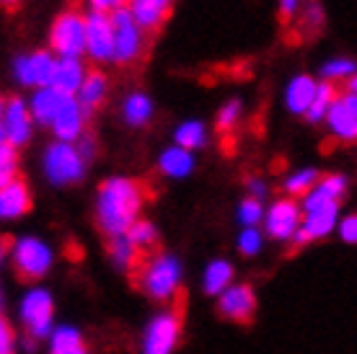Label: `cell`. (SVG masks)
Here are the masks:
<instances>
[{
    "mask_svg": "<svg viewBox=\"0 0 357 354\" xmlns=\"http://www.w3.org/2000/svg\"><path fill=\"white\" fill-rule=\"evenodd\" d=\"M89 111L81 107V101L75 96H68L65 98L63 109H60V114L54 116L52 122V130L54 137L63 142H78L86 134V122H89Z\"/></svg>",
    "mask_w": 357,
    "mask_h": 354,
    "instance_id": "15",
    "label": "cell"
},
{
    "mask_svg": "<svg viewBox=\"0 0 357 354\" xmlns=\"http://www.w3.org/2000/svg\"><path fill=\"white\" fill-rule=\"evenodd\" d=\"M233 275H236V269L228 259H213L202 272V290L213 298H220L233 284Z\"/></svg>",
    "mask_w": 357,
    "mask_h": 354,
    "instance_id": "25",
    "label": "cell"
},
{
    "mask_svg": "<svg viewBox=\"0 0 357 354\" xmlns=\"http://www.w3.org/2000/svg\"><path fill=\"white\" fill-rule=\"evenodd\" d=\"M31 210V194L24 178H10L0 184V217L3 220H18Z\"/></svg>",
    "mask_w": 357,
    "mask_h": 354,
    "instance_id": "16",
    "label": "cell"
},
{
    "mask_svg": "<svg viewBox=\"0 0 357 354\" xmlns=\"http://www.w3.org/2000/svg\"><path fill=\"white\" fill-rule=\"evenodd\" d=\"M132 279L145 298L155 302H171L181 290L184 269L174 254H151L137 266Z\"/></svg>",
    "mask_w": 357,
    "mask_h": 354,
    "instance_id": "2",
    "label": "cell"
},
{
    "mask_svg": "<svg viewBox=\"0 0 357 354\" xmlns=\"http://www.w3.org/2000/svg\"><path fill=\"white\" fill-rule=\"evenodd\" d=\"M319 178L321 176H319L316 169H301V171H295V174H290V176L282 181V189H285L290 197H301V199H303L313 186L319 184Z\"/></svg>",
    "mask_w": 357,
    "mask_h": 354,
    "instance_id": "31",
    "label": "cell"
},
{
    "mask_svg": "<svg viewBox=\"0 0 357 354\" xmlns=\"http://www.w3.org/2000/svg\"><path fill=\"white\" fill-rule=\"evenodd\" d=\"M114 24V62L116 65H132L143 57L148 31L135 21L132 10L119 8L112 13Z\"/></svg>",
    "mask_w": 357,
    "mask_h": 354,
    "instance_id": "7",
    "label": "cell"
},
{
    "mask_svg": "<svg viewBox=\"0 0 357 354\" xmlns=\"http://www.w3.org/2000/svg\"><path fill=\"white\" fill-rule=\"evenodd\" d=\"M86 166L89 163L78 153L75 142L54 140L52 145H47L45 155H42V171L52 186H70L83 181Z\"/></svg>",
    "mask_w": 357,
    "mask_h": 354,
    "instance_id": "5",
    "label": "cell"
},
{
    "mask_svg": "<svg viewBox=\"0 0 357 354\" xmlns=\"http://www.w3.org/2000/svg\"><path fill=\"white\" fill-rule=\"evenodd\" d=\"M316 91H319V83L311 75H295L285 88V107L293 114L305 116L313 104V98H316Z\"/></svg>",
    "mask_w": 357,
    "mask_h": 354,
    "instance_id": "22",
    "label": "cell"
},
{
    "mask_svg": "<svg viewBox=\"0 0 357 354\" xmlns=\"http://www.w3.org/2000/svg\"><path fill=\"white\" fill-rule=\"evenodd\" d=\"M326 127H329L331 137H337L340 142H355L357 140V116L349 111L342 98L337 96L334 107L326 114Z\"/></svg>",
    "mask_w": 357,
    "mask_h": 354,
    "instance_id": "24",
    "label": "cell"
},
{
    "mask_svg": "<svg viewBox=\"0 0 357 354\" xmlns=\"http://www.w3.org/2000/svg\"><path fill=\"white\" fill-rule=\"evenodd\" d=\"M344 192H347V178L342 176V174H329V176L319 178V184L303 197L301 207H303V213H311V210H319V207L340 204Z\"/></svg>",
    "mask_w": 357,
    "mask_h": 354,
    "instance_id": "17",
    "label": "cell"
},
{
    "mask_svg": "<svg viewBox=\"0 0 357 354\" xmlns=\"http://www.w3.org/2000/svg\"><path fill=\"white\" fill-rule=\"evenodd\" d=\"M264 217H267V210L261 207V199L246 197V199L238 204V222H241L243 228H257Z\"/></svg>",
    "mask_w": 357,
    "mask_h": 354,
    "instance_id": "34",
    "label": "cell"
},
{
    "mask_svg": "<svg viewBox=\"0 0 357 354\" xmlns=\"http://www.w3.org/2000/svg\"><path fill=\"white\" fill-rule=\"evenodd\" d=\"M127 236H130V240H132L143 254H151L153 246L158 243V231H155V225H153L151 220H137L132 228H130Z\"/></svg>",
    "mask_w": 357,
    "mask_h": 354,
    "instance_id": "33",
    "label": "cell"
},
{
    "mask_svg": "<svg viewBox=\"0 0 357 354\" xmlns=\"http://www.w3.org/2000/svg\"><path fill=\"white\" fill-rule=\"evenodd\" d=\"M301 8V0H280V13L282 18H293Z\"/></svg>",
    "mask_w": 357,
    "mask_h": 354,
    "instance_id": "44",
    "label": "cell"
},
{
    "mask_svg": "<svg viewBox=\"0 0 357 354\" xmlns=\"http://www.w3.org/2000/svg\"><path fill=\"white\" fill-rule=\"evenodd\" d=\"M127 6H130V0H89V10H101V13H114Z\"/></svg>",
    "mask_w": 357,
    "mask_h": 354,
    "instance_id": "41",
    "label": "cell"
},
{
    "mask_svg": "<svg viewBox=\"0 0 357 354\" xmlns=\"http://www.w3.org/2000/svg\"><path fill=\"white\" fill-rule=\"evenodd\" d=\"M337 228H340V204L311 210V213H305L303 225L295 236L293 246H305V243H313V240H321L326 236H331Z\"/></svg>",
    "mask_w": 357,
    "mask_h": 354,
    "instance_id": "14",
    "label": "cell"
},
{
    "mask_svg": "<svg viewBox=\"0 0 357 354\" xmlns=\"http://www.w3.org/2000/svg\"><path fill=\"white\" fill-rule=\"evenodd\" d=\"M34 132V116L29 109V101L21 96H6L3 98V109H0V140L13 145V148H24L31 140Z\"/></svg>",
    "mask_w": 357,
    "mask_h": 354,
    "instance_id": "9",
    "label": "cell"
},
{
    "mask_svg": "<svg viewBox=\"0 0 357 354\" xmlns=\"http://www.w3.org/2000/svg\"><path fill=\"white\" fill-rule=\"evenodd\" d=\"M158 169L169 178H187L195 171V155H192V151H184L178 145L166 148L158 158Z\"/></svg>",
    "mask_w": 357,
    "mask_h": 354,
    "instance_id": "26",
    "label": "cell"
},
{
    "mask_svg": "<svg viewBox=\"0 0 357 354\" xmlns=\"http://www.w3.org/2000/svg\"><path fill=\"white\" fill-rule=\"evenodd\" d=\"M249 194L254 199H264L267 197V184L261 178H249Z\"/></svg>",
    "mask_w": 357,
    "mask_h": 354,
    "instance_id": "43",
    "label": "cell"
},
{
    "mask_svg": "<svg viewBox=\"0 0 357 354\" xmlns=\"http://www.w3.org/2000/svg\"><path fill=\"white\" fill-rule=\"evenodd\" d=\"M122 119L130 127H145L153 119V101L151 96H145L143 91H135L125 98L122 104Z\"/></svg>",
    "mask_w": 357,
    "mask_h": 354,
    "instance_id": "28",
    "label": "cell"
},
{
    "mask_svg": "<svg viewBox=\"0 0 357 354\" xmlns=\"http://www.w3.org/2000/svg\"><path fill=\"white\" fill-rule=\"evenodd\" d=\"M337 233H340V238L344 240V243H357V213L344 215V217L340 220Z\"/></svg>",
    "mask_w": 357,
    "mask_h": 354,
    "instance_id": "39",
    "label": "cell"
},
{
    "mask_svg": "<svg viewBox=\"0 0 357 354\" xmlns=\"http://www.w3.org/2000/svg\"><path fill=\"white\" fill-rule=\"evenodd\" d=\"M171 6H174V0H130L127 8L132 10L135 21H137L148 34H153V31H158V29L166 24V18H169V13H171Z\"/></svg>",
    "mask_w": 357,
    "mask_h": 354,
    "instance_id": "18",
    "label": "cell"
},
{
    "mask_svg": "<svg viewBox=\"0 0 357 354\" xmlns=\"http://www.w3.org/2000/svg\"><path fill=\"white\" fill-rule=\"evenodd\" d=\"M337 88H334V83L329 80H321L319 83V91H316V98H313L311 109H308V114L305 119L311 124H319V122H326V114H329V109L334 107V101H337Z\"/></svg>",
    "mask_w": 357,
    "mask_h": 354,
    "instance_id": "29",
    "label": "cell"
},
{
    "mask_svg": "<svg viewBox=\"0 0 357 354\" xmlns=\"http://www.w3.org/2000/svg\"><path fill=\"white\" fill-rule=\"evenodd\" d=\"M305 29H319L324 24V8L319 3H311L308 8H303V21H301Z\"/></svg>",
    "mask_w": 357,
    "mask_h": 354,
    "instance_id": "40",
    "label": "cell"
},
{
    "mask_svg": "<svg viewBox=\"0 0 357 354\" xmlns=\"http://www.w3.org/2000/svg\"><path fill=\"white\" fill-rule=\"evenodd\" d=\"M18 323L29 339H50L54 331V298L47 287L34 284L18 300Z\"/></svg>",
    "mask_w": 357,
    "mask_h": 354,
    "instance_id": "4",
    "label": "cell"
},
{
    "mask_svg": "<svg viewBox=\"0 0 357 354\" xmlns=\"http://www.w3.org/2000/svg\"><path fill=\"white\" fill-rule=\"evenodd\" d=\"M238 251H241V256H257L261 248H264V236H261V231H257V228H243L241 233H238Z\"/></svg>",
    "mask_w": 357,
    "mask_h": 354,
    "instance_id": "36",
    "label": "cell"
},
{
    "mask_svg": "<svg viewBox=\"0 0 357 354\" xmlns=\"http://www.w3.org/2000/svg\"><path fill=\"white\" fill-rule=\"evenodd\" d=\"M145 207V186L130 176H109L96 192V225L109 238L130 233Z\"/></svg>",
    "mask_w": 357,
    "mask_h": 354,
    "instance_id": "1",
    "label": "cell"
},
{
    "mask_svg": "<svg viewBox=\"0 0 357 354\" xmlns=\"http://www.w3.org/2000/svg\"><path fill=\"white\" fill-rule=\"evenodd\" d=\"M47 354H89V344L83 339L81 328L75 326H57L52 337L47 339Z\"/></svg>",
    "mask_w": 357,
    "mask_h": 354,
    "instance_id": "23",
    "label": "cell"
},
{
    "mask_svg": "<svg viewBox=\"0 0 357 354\" xmlns=\"http://www.w3.org/2000/svg\"><path fill=\"white\" fill-rule=\"evenodd\" d=\"M238 116H241V101H238V98H231V101L223 104L220 111H218V130H220V132L233 130L236 122H238Z\"/></svg>",
    "mask_w": 357,
    "mask_h": 354,
    "instance_id": "37",
    "label": "cell"
},
{
    "mask_svg": "<svg viewBox=\"0 0 357 354\" xmlns=\"http://www.w3.org/2000/svg\"><path fill=\"white\" fill-rule=\"evenodd\" d=\"M57 68V57L50 49H36L29 54H18L13 60V78L24 88H50Z\"/></svg>",
    "mask_w": 357,
    "mask_h": 354,
    "instance_id": "10",
    "label": "cell"
},
{
    "mask_svg": "<svg viewBox=\"0 0 357 354\" xmlns=\"http://www.w3.org/2000/svg\"><path fill=\"white\" fill-rule=\"evenodd\" d=\"M109 261H112V266H114L116 272H125V275H130V272H137V266L143 264L145 254L140 251V248L135 246L132 240H130V236H116V238H109Z\"/></svg>",
    "mask_w": 357,
    "mask_h": 354,
    "instance_id": "20",
    "label": "cell"
},
{
    "mask_svg": "<svg viewBox=\"0 0 357 354\" xmlns=\"http://www.w3.org/2000/svg\"><path fill=\"white\" fill-rule=\"evenodd\" d=\"M344 91H347V93H357V75H352V78L344 83Z\"/></svg>",
    "mask_w": 357,
    "mask_h": 354,
    "instance_id": "46",
    "label": "cell"
},
{
    "mask_svg": "<svg viewBox=\"0 0 357 354\" xmlns=\"http://www.w3.org/2000/svg\"><path fill=\"white\" fill-rule=\"evenodd\" d=\"M16 3H18V0H3V6H8V8H13Z\"/></svg>",
    "mask_w": 357,
    "mask_h": 354,
    "instance_id": "47",
    "label": "cell"
},
{
    "mask_svg": "<svg viewBox=\"0 0 357 354\" xmlns=\"http://www.w3.org/2000/svg\"><path fill=\"white\" fill-rule=\"evenodd\" d=\"M16 169H18V148L3 142L0 145V184L16 178Z\"/></svg>",
    "mask_w": 357,
    "mask_h": 354,
    "instance_id": "35",
    "label": "cell"
},
{
    "mask_svg": "<svg viewBox=\"0 0 357 354\" xmlns=\"http://www.w3.org/2000/svg\"><path fill=\"white\" fill-rule=\"evenodd\" d=\"M86 57L91 62H114V24L112 13H86Z\"/></svg>",
    "mask_w": 357,
    "mask_h": 354,
    "instance_id": "11",
    "label": "cell"
},
{
    "mask_svg": "<svg viewBox=\"0 0 357 354\" xmlns=\"http://www.w3.org/2000/svg\"><path fill=\"white\" fill-rule=\"evenodd\" d=\"M174 140H176V145L184 148V151H199V148H205V142H207L205 124L197 122V119L181 122L176 127V132H174Z\"/></svg>",
    "mask_w": 357,
    "mask_h": 354,
    "instance_id": "30",
    "label": "cell"
},
{
    "mask_svg": "<svg viewBox=\"0 0 357 354\" xmlns=\"http://www.w3.org/2000/svg\"><path fill=\"white\" fill-rule=\"evenodd\" d=\"M340 98H342V104L357 116V93H347V91H344V93H340Z\"/></svg>",
    "mask_w": 357,
    "mask_h": 354,
    "instance_id": "45",
    "label": "cell"
},
{
    "mask_svg": "<svg viewBox=\"0 0 357 354\" xmlns=\"http://www.w3.org/2000/svg\"><path fill=\"white\" fill-rule=\"evenodd\" d=\"M75 148H78V153H81L83 158H86V163H89V160L93 158V155H96V140H93V137H91L89 132H86L81 137V140L75 142Z\"/></svg>",
    "mask_w": 357,
    "mask_h": 354,
    "instance_id": "42",
    "label": "cell"
},
{
    "mask_svg": "<svg viewBox=\"0 0 357 354\" xmlns=\"http://www.w3.org/2000/svg\"><path fill=\"white\" fill-rule=\"evenodd\" d=\"M107 93H109L107 75H104L101 70H89V75H86V80H83V86L75 98L81 101V107L91 114V111H96V109L104 104Z\"/></svg>",
    "mask_w": 357,
    "mask_h": 354,
    "instance_id": "27",
    "label": "cell"
},
{
    "mask_svg": "<svg viewBox=\"0 0 357 354\" xmlns=\"http://www.w3.org/2000/svg\"><path fill=\"white\" fill-rule=\"evenodd\" d=\"M89 70L83 60H68V57H57V68H54L52 88L60 91L63 96H78L83 80H86Z\"/></svg>",
    "mask_w": 357,
    "mask_h": 354,
    "instance_id": "19",
    "label": "cell"
},
{
    "mask_svg": "<svg viewBox=\"0 0 357 354\" xmlns=\"http://www.w3.org/2000/svg\"><path fill=\"white\" fill-rule=\"evenodd\" d=\"M181 339V313L176 308L158 310L140 339V354H174Z\"/></svg>",
    "mask_w": 357,
    "mask_h": 354,
    "instance_id": "8",
    "label": "cell"
},
{
    "mask_svg": "<svg viewBox=\"0 0 357 354\" xmlns=\"http://www.w3.org/2000/svg\"><path fill=\"white\" fill-rule=\"evenodd\" d=\"M218 313L225 321H233V323H249L254 318V313H257V295L251 290V284L233 282L218 298Z\"/></svg>",
    "mask_w": 357,
    "mask_h": 354,
    "instance_id": "13",
    "label": "cell"
},
{
    "mask_svg": "<svg viewBox=\"0 0 357 354\" xmlns=\"http://www.w3.org/2000/svg\"><path fill=\"white\" fill-rule=\"evenodd\" d=\"M50 49L54 57L81 60L86 54V13L78 8H65L54 18L50 29Z\"/></svg>",
    "mask_w": 357,
    "mask_h": 354,
    "instance_id": "6",
    "label": "cell"
},
{
    "mask_svg": "<svg viewBox=\"0 0 357 354\" xmlns=\"http://www.w3.org/2000/svg\"><path fill=\"white\" fill-rule=\"evenodd\" d=\"M16 344H18V337L13 326H10L8 321H3L0 323V354H16Z\"/></svg>",
    "mask_w": 357,
    "mask_h": 354,
    "instance_id": "38",
    "label": "cell"
},
{
    "mask_svg": "<svg viewBox=\"0 0 357 354\" xmlns=\"http://www.w3.org/2000/svg\"><path fill=\"white\" fill-rule=\"evenodd\" d=\"M65 98L60 91H54L52 86L50 88H39L31 93L29 98V109H31V116H34L36 124H45V127H52L54 116L60 114V109H63Z\"/></svg>",
    "mask_w": 357,
    "mask_h": 354,
    "instance_id": "21",
    "label": "cell"
},
{
    "mask_svg": "<svg viewBox=\"0 0 357 354\" xmlns=\"http://www.w3.org/2000/svg\"><path fill=\"white\" fill-rule=\"evenodd\" d=\"M303 225V207L295 202L293 197L277 199L269 204L267 217H264V233L272 240H295L298 231Z\"/></svg>",
    "mask_w": 357,
    "mask_h": 354,
    "instance_id": "12",
    "label": "cell"
},
{
    "mask_svg": "<svg viewBox=\"0 0 357 354\" xmlns=\"http://www.w3.org/2000/svg\"><path fill=\"white\" fill-rule=\"evenodd\" d=\"M10 266L21 282L34 287V282L45 279L54 264V251L39 236H18L8 248Z\"/></svg>",
    "mask_w": 357,
    "mask_h": 354,
    "instance_id": "3",
    "label": "cell"
},
{
    "mask_svg": "<svg viewBox=\"0 0 357 354\" xmlns=\"http://www.w3.org/2000/svg\"><path fill=\"white\" fill-rule=\"evenodd\" d=\"M352 75H357V65H355V60H349V57H334V60L321 65V78L329 80V83H334V80L347 83Z\"/></svg>",
    "mask_w": 357,
    "mask_h": 354,
    "instance_id": "32",
    "label": "cell"
}]
</instances>
